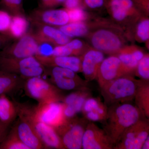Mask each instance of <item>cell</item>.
<instances>
[{
	"instance_id": "6da1fadb",
	"label": "cell",
	"mask_w": 149,
	"mask_h": 149,
	"mask_svg": "<svg viewBox=\"0 0 149 149\" xmlns=\"http://www.w3.org/2000/svg\"><path fill=\"white\" fill-rule=\"evenodd\" d=\"M91 24V31L87 37L92 47L104 53L113 55L125 46L127 36L120 25L101 20Z\"/></svg>"
},
{
	"instance_id": "7a4b0ae2",
	"label": "cell",
	"mask_w": 149,
	"mask_h": 149,
	"mask_svg": "<svg viewBox=\"0 0 149 149\" xmlns=\"http://www.w3.org/2000/svg\"><path fill=\"white\" fill-rule=\"evenodd\" d=\"M143 117L136 105L128 102L114 104L108 107L103 129L114 146L123 132Z\"/></svg>"
},
{
	"instance_id": "3957f363",
	"label": "cell",
	"mask_w": 149,
	"mask_h": 149,
	"mask_svg": "<svg viewBox=\"0 0 149 149\" xmlns=\"http://www.w3.org/2000/svg\"><path fill=\"white\" fill-rule=\"evenodd\" d=\"M14 102L19 118L30 124L46 149H65L55 129L40 120L36 115L34 107L25 104Z\"/></svg>"
},
{
	"instance_id": "277c9868",
	"label": "cell",
	"mask_w": 149,
	"mask_h": 149,
	"mask_svg": "<svg viewBox=\"0 0 149 149\" xmlns=\"http://www.w3.org/2000/svg\"><path fill=\"white\" fill-rule=\"evenodd\" d=\"M140 80L132 75L118 77L100 88L104 104L107 107L118 103L129 102L135 97Z\"/></svg>"
},
{
	"instance_id": "5b68a950",
	"label": "cell",
	"mask_w": 149,
	"mask_h": 149,
	"mask_svg": "<svg viewBox=\"0 0 149 149\" xmlns=\"http://www.w3.org/2000/svg\"><path fill=\"white\" fill-rule=\"evenodd\" d=\"M0 71L18 75L26 80L42 77L45 67L35 56L24 58H10L0 56Z\"/></svg>"
},
{
	"instance_id": "8992f818",
	"label": "cell",
	"mask_w": 149,
	"mask_h": 149,
	"mask_svg": "<svg viewBox=\"0 0 149 149\" xmlns=\"http://www.w3.org/2000/svg\"><path fill=\"white\" fill-rule=\"evenodd\" d=\"M23 88L26 95L39 104L62 102L64 97L61 90L41 77L26 79Z\"/></svg>"
},
{
	"instance_id": "52a82bcc",
	"label": "cell",
	"mask_w": 149,
	"mask_h": 149,
	"mask_svg": "<svg viewBox=\"0 0 149 149\" xmlns=\"http://www.w3.org/2000/svg\"><path fill=\"white\" fill-rule=\"evenodd\" d=\"M49 78V81L61 90L85 91L89 90L88 82L82 79L77 72L58 67H45L42 77Z\"/></svg>"
},
{
	"instance_id": "ba28073f",
	"label": "cell",
	"mask_w": 149,
	"mask_h": 149,
	"mask_svg": "<svg viewBox=\"0 0 149 149\" xmlns=\"http://www.w3.org/2000/svg\"><path fill=\"white\" fill-rule=\"evenodd\" d=\"M88 122L85 118L75 116L67 119L62 125L55 128L65 148L82 149L83 135Z\"/></svg>"
},
{
	"instance_id": "9c48e42d",
	"label": "cell",
	"mask_w": 149,
	"mask_h": 149,
	"mask_svg": "<svg viewBox=\"0 0 149 149\" xmlns=\"http://www.w3.org/2000/svg\"><path fill=\"white\" fill-rule=\"evenodd\" d=\"M104 6L112 18L120 25H135L139 19L146 16L131 0H106Z\"/></svg>"
},
{
	"instance_id": "30bf717a",
	"label": "cell",
	"mask_w": 149,
	"mask_h": 149,
	"mask_svg": "<svg viewBox=\"0 0 149 149\" xmlns=\"http://www.w3.org/2000/svg\"><path fill=\"white\" fill-rule=\"evenodd\" d=\"M149 134L148 121L143 118L123 132L113 149H142L143 144L148 137Z\"/></svg>"
},
{
	"instance_id": "8fae6325",
	"label": "cell",
	"mask_w": 149,
	"mask_h": 149,
	"mask_svg": "<svg viewBox=\"0 0 149 149\" xmlns=\"http://www.w3.org/2000/svg\"><path fill=\"white\" fill-rule=\"evenodd\" d=\"M38 43L31 30L12 43H10L0 52V56L10 58H24L35 56Z\"/></svg>"
},
{
	"instance_id": "7c38bea8",
	"label": "cell",
	"mask_w": 149,
	"mask_h": 149,
	"mask_svg": "<svg viewBox=\"0 0 149 149\" xmlns=\"http://www.w3.org/2000/svg\"><path fill=\"white\" fill-rule=\"evenodd\" d=\"M32 24H42L56 27L69 23L66 10L63 9H39L31 13L28 18Z\"/></svg>"
},
{
	"instance_id": "4fadbf2b",
	"label": "cell",
	"mask_w": 149,
	"mask_h": 149,
	"mask_svg": "<svg viewBox=\"0 0 149 149\" xmlns=\"http://www.w3.org/2000/svg\"><path fill=\"white\" fill-rule=\"evenodd\" d=\"M130 75L121 61L115 55H111L104 59L99 67L96 79L100 88L118 77Z\"/></svg>"
},
{
	"instance_id": "5bb4252c",
	"label": "cell",
	"mask_w": 149,
	"mask_h": 149,
	"mask_svg": "<svg viewBox=\"0 0 149 149\" xmlns=\"http://www.w3.org/2000/svg\"><path fill=\"white\" fill-rule=\"evenodd\" d=\"M34 108L38 118L55 129L66 121L63 114V104L60 102L38 104Z\"/></svg>"
},
{
	"instance_id": "9a60e30c",
	"label": "cell",
	"mask_w": 149,
	"mask_h": 149,
	"mask_svg": "<svg viewBox=\"0 0 149 149\" xmlns=\"http://www.w3.org/2000/svg\"><path fill=\"white\" fill-rule=\"evenodd\" d=\"M113 145L104 129L88 122L82 142L83 149H112Z\"/></svg>"
},
{
	"instance_id": "2e32d148",
	"label": "cell",
	"mask_w": 149,
	"mask_h": 149,
	"mask_svg": "<svg viewBox=\"0 0 149 149\" xmlns=\"http://www.w3.org/2000/svg\"><path fill=\"white\" fill-rule=\"evenodd\" d=\"M32 25L34 28L30 30L38 43H49L56 47L65 45L72 39L57 27L42 24Z\"/></svg>"
},
{
	"instance_id": "e0dca14e",
	"label": "cell",
	"mask_w": 149,
	"mask_h": 149,
	"mask_svg": "<svg viewBox=\"0 0 149 149\" xmlns=\"http://www.w3.org/2000/svg\"><path fill=\"white\" fill-rule=\"evenodd\" d=\"M82 58V72L88 82L96 79L99 67L105 58L104 53L90 47Z\"/></svg>"
},
{
	"instance_id": "ac0fdd59",
	"label": "cell",
	"mask_w": 149,
	"mask_h": 149,
	"mask_svg": "<svg viewBox=\"0 0 149 149\" xmlns=\"http://www.w3.org/2000/svg\"><path fill=\"white\" fill-rule=\"evenodd\" d=\"M36 58L45 67H58L82 72L81 56H35Z\"/></svg>"
},
{
	"instance_id": "d6986e66",
	"label": "cell",
	"mask_w": 149,
	"mask_h": 149,
	"mask_svg": "<svg viewBox=\"0 0 149 149\" xmlns=\"http://www.w3.org/2000/svg\"><path fill=\"white\" fill-rule=\"evenodd\" d=\"M81 112L88 121L103 123L106 118L108 107L100 99L90 96L85 100Z\"/></svg>"
},
{
	"instance_id": "ffe728a7",
	"label": "cell",
	"mask_w": 149,
	"mask_h": 149,
	"mask_svg": "<svg viewBox=\"0 0 149 149\" xmlns=\"http://www.w3.org/2000/svg\"><path fill=\"white\" fill-rule=\"evenodd\" d=\"M13 129L19 140L29 149H46L31 125L25 120L19 118Z\"/></svg>"
},
{
	"instance_id": "44dd1931",
	"label": "cell",
	"mask_w": 149,
	"mask_h": 149,
	"mask_svg": "<svg viewBox=\"0 0 149 149\" xmlns=\"http://www.w3.org/2000/svg\"><path fill=\"white\" fill-rule=\"evenodd\" d=\"M90 47L82 40L71 39L65 45L56 46L52 56H82Z\"/></svg>"
},
{
	"instance_id": "7402d4cb",
	"label": "cell",
	"mask_w": 149,
	"mask_h": 149,
	"mask_svg": "<svg viewBox=\"0 0 149 149\" xmlns=\"http://www.w3.org/2000/svg\"><path fill=\"white\" fill-rule=\"evenodd\" d=\"M25 80L17 74L0 71V95L23 88Z\"/></svg>"
},
{
	"instance_id": "603a6c76",
	"label": "cell",
	"mask_w": 149,
	"mask_h": 149,
	"mask_svg": "<svg viewBox=\"0 0 149 149\" xmlns=\"http://www.w3.org/2000/svg\"><path fill=\"white\" fill-rule=\"evenodd\" d=\"M134 100L136 106L140 110L144 116L149 117V81L140 79L139 86Z\"/></svg>"
},
{
	"instance_id": "cb8c5ba5",
	"label": "cell",
	"mask_w": 149,
	"mask_h": 149,
	"mask_svg": "<svg viewBox=\"0 0 149 149\" xmlns=\"http://www.w3.org/2000/svg\"><path fill=\"white\" fill-rule=\"evenodd\" d=\"M29 23L25 15H12L10 26L6 35L12 40L19 39L29 31Z\"/></svg>"
},
{
	"instance_id": "d4e9b609",
	"label": "cell",
	"mask_w": 149,
	"mask_h": 149,
	"mask_svg": "<svg viewBox=\"0 0 149 149\" xmlns=\"http://www.w3.org/2000/svg\"><path fill=\"white\" fill-rule=\"evenodd\" d=\"M91 27V24H88L85 21L69 22L58 28L65 35L72 39L74 37H87Z\"/></svg>"
},
{
	"instance_id": "484cf974",
	"label": "cell",
	"mask_w": 149,
	"mask_h": 149,
	"mask_svg": "<svg viewBox=\"0 0 149 149\" xmlns=\"http://www.w3.org/2000/svg\"><path fill=\"white\" fill-rule=\"evenodd\" d=\"M113 55L119 59L128 74L132 75L135 74L139 61L133 54L132 45H125Z\"/></svg>"
},
{
	"instance_id": "4316f807",
	"label": "cell",
	"mask_w": 149,
	"mask_h": 149,
	"mask_svg": "<svg viewBox=\"0 0 149 149\" xmlns=\"http://www.w3.org/2000/svg\"><path fill=\"white\" fill-rule=\"evenodd\" d=\"M17 116L15 104L6 95H0V122L10 125Z\"/></svg>"
},
{
	"instance_id": "83f0119b",
	"label": "cell",
	"mask_w": 149,
	"mask_h": 149,
	"mask_svg": "<svg viewBox=\"0 0 149 149\" xmlns=\"http://www.w3.org/2000/svg\"><path fill=\"white\" fill-rule=\"evenodd\" d=\"M134 38L138 42L148 43L149 40V19L143 16L136 22L134 29Z\"/></svg>"
},
{
	"instance_id": "f1b7e54d",
	"label": "cell",
	"mask_w": 149,
	"mask_h": 149,
	"mask_svg": "<svg viewBox=\"0 0 149 149\" xmlns=\"http://www.w3.org/2000/svg\"><path fill=\"white\" fill-rule=\"evenodd\" d=\"M0 149H29L17 136L13 129L2 142L0 143Z\"/></svg>"
},
{
	"instance_id": "f546056e",
	"label": "cell",
	"mask_w": 149,
	"mask_h": 149,
	"mask_svg": "<svg viewBox=\"0 0 149 149\" xmlns=\"http://www.w3.org/2000/svg\"><path fill=\"white\" fill-rule=\"evenodd\" d=\"M1 4L11 15H25L22 0H1Z\"/></svg>"
},
{
	"instance_id": "4dcf8cb0",
	"label": "cell",
	"mask_w": 149,
	"mask_h": 149,
	"mask_svg": "<svg viewBox=\"0 0 149 149\" xmlns=\"http://www.w3.org/2000/svg\"><path fill=\"white\" fill-rule=\"evenodd\" d=\"M135 74L141 80L149 81V55L146 54L143 57L138 63Z\"/></svg>"
},
{
	"instance_id": "1f68e13d",
	"label": "cell",
	"mask_w": 149,
	"mask_h": 149,
	"mask_svg": "<svg viewBox=\"0 0 149 149\" xmlns=\"http://www.w3.org/2000/svg\"><path fill=\"white\" fill-rule=\"evenodd\" d=\"M65 9L66 10L69 17V22H85L88 19V13L83 8L78 7Z\"/></svg>"
},
{
	"instance_id": "d6a6232c",
	"label": "cell",
	"mask_w": 149,
	"mask_h": 149,
	"mask_svg": "<svg viewBox=\"0 0 149 149\" xmlns=\"http://www.w3.org/2000/svg\"><path fill=\"white\" fill-rule=\"evenodd\" d=\"M12 17L6 11L0 10V33L6 35L10 26Z\"/></svg>"
},
{
	"instance_id": "836d02e7",
	"label": "cell",
	"mask_w": 149,
	"mask_h": 149,
	"mask_svg": "<svg viewBox=\"0 0 149 149\" xmlns=\"http://www.w3.org/2000/svg\"><path fill=\"white\" fill-rule=\"evenodd\" d=\"M54 47V46L49 43L45 42L38 43L37 54L35 56H52L53 53Z\"/></svg>"
},
{
	"instance_id": "e575fe53",
	"label": "cell",
	"mask_w": 149,
	"mask_h": 149,
	"mask_svg": "<svg viewBox=\"0 0 149 149\" xmlns=\"http://www.w3.org/2000/svg\"><path fill=\"white\" fill-rule=\"evenodd\" d=\"M136 7L144 15L148 16L149 13V0H131Z\"/></svg>"
},
{
	"instance_id": "d590c367",
	"label": "cell",
	"mask_w": 149,
	"mask_h": 149,
	"mask_svg": "<svg viewBox=\"0 0 149 149\" xmlns=\"http://www.w3.org/2000/svg\"><path fill=\"white\" fill-rule=\"evenodd\" d=\"M65 0H40L42 9H52L63 4Z\"/></svg>"
},
{
	"instance_id": "8d00e7d4",
	"label": "cell",
	"mask_w": 149,
	"mask_h": 149,
	"mask_svg": "<svg viewBox=\"0 0 149 149\" xmlns=\"http://www.w3.org/2000/svg\"><path fill=\"white\" fill-rule=\"evenodd\" d=\"M106 0H83L84 6L92 9L101 8L105 6Z\"/></svg>"
},
{
	"instance_id": "74e56055",
	"label": "cell",
	"mask_w": 149,
	"mask_h": 149,
	"mask_svg": "<svg viewBox=\"0 0 149 149\" xmlns=\"http://www.w3.org/2000/svg\"><path fill=\"white\" fill-rule=\"evenodd\" d=\"M63 5L67 9L84 7L83 0H65Z\"/></svg>"
},
{
	"instance_id": "f35d334b",
	"label": "cell",
	"mask_w": 149,
	"mask_h": 149,
	"mask_svg": "<svg viewBox=\"0 0 149 149\" xmlns=\"http://www.w3.org/2000/svg\"><path fill=\"white\" fill-rule=\"evenodd\" d=\"M9 125L0 122V143L4 140L9 132Z\"/></svg>"
},
{
	"instance_id": "ab89813d",
	"label": "cell",
	"mask_w": 149,
	"mask_h": 149,
	"mask_svg": "<svg viewBox=\"0 0 149 149\" xmlns=\"http://www.w3.org/2000/svg\"><path fill=\"white\" fill-rule=\"evenodd\" d=\"M11 38L6 34L0 33V49H3L11 42Z\"/></svg>"
},
{
	"instance_id": "60d3db41",
	"label": "cell",
	"mask_w": 149,
	"mask_h": 149,
	"mask_svg": "<svg viewBox=\"0 0 149 149\" xmlns=\"http://www.w3.org/2000/svg\"><path fill=\"white\" fill-rule=\"evenodd\" d=\"M142 149H149V136L147 138L146 141H145L143 146L142 147Z\"/></svg>"
}]
</instances>
